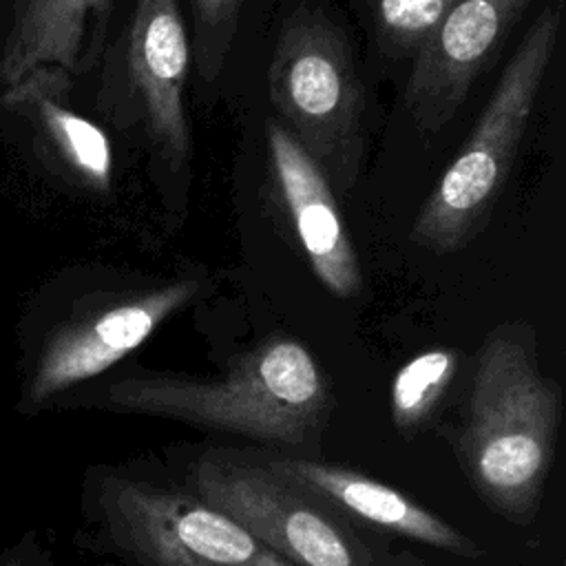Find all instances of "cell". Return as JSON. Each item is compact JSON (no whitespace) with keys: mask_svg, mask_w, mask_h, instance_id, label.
Returning <instances> with one entry per match:
<instances>
[{"mask_svg":"<svg viewBox=\"0 0 566 566\" xmlns=\"http://www.w3.org/2000/svg\"><path fill=\"white\" fill-rule=\"evenodd\" d=\"M455 451L475 493L502 517L528 524L539 506L557 444L562 389L537 365L535 332L504 323L478 352Z\"/></svg>","mask_w":566,"mask_h":566,"instance_id":"obj_1","label":"cell"},{"mask_svg":"<svg viewBox=\"0 0 566 566\" xmlns=\"http://www.w3.org/2000/svg\"><path fill=\"white\" fill-rule=\"evenodd\" d=\"M113 411L172 418L272 447H301L329 407L327 380L296 338L272 336L237 356L221 378L128 376L99 400Z\"/></svg>","mask_w":566,"mask_h":566,"instance_id":"obj_2","label":"cell"},{"mask_svg":"<svg viewBox=\"0 0 566 566\" xmlns=\"http://www.w3.org/2000/svg\"><path fill=\"white\" fill-rule=\"evenodd\" d=\"M199 281L181 279L130 294L80 292L46 285L24 307L15 338L24 416L55 407L77 385L104 374L150 338L199 294Z\"/></svg>","mask_w":566,"mask_h":566,"instance_id":"obj_3","label":"cell"},{"mask_svg":"<svg viewBox=\"0 0 566 566\" xmlns=\"http://www.w3.org/2000/svg\"><path fill=\"white\" fill-rule=\"evenodd\" d=\"M562 24L559 2L539 11L506 62L471 137L422 201L409 239L436 254L467 248L489 223L515 164Z\"/></svg>","mask_w":566,"mask_h":566,"instance_id":"obj_4","label":"cell"},{"mask_svg":"<svg viewBox=\"0 0 566 566\" xmlns=\"http://www.w3.org/2000/svg\"><path fill=\"white\" fill-rule=\"evenodd\" d=\"M190 38L179 0H130L117 31L108 33L95 66V113L115 130L135 135L153 166L184 195L192 137L184 106Z\"/></svg>","mask_w":566,"mask_h":566,"instance_id":"obj_5","label":"cell"},{"mask_svg":"<svg viewBox=\"0 0 566 566\" xmlns=\"http://www.w3.org/2000/svg\"><path fill=\"white\" fill-rule=\"evenodd\" d=\"M281 126L316 161L332 190L347 195L360 172L365 95L343 31L312 7L281 24L268 71Z\"/></svg>","mask_w":566,"mask_h":566,"instance_id":"obj_6","label":"cell"},{"mask_svg":"<svg viewBox=\"0 0 566 566\" xmlns=\"http://www.w3.org/2000/svg\"><path fill=\"white\" fill-rule=\"evenodd\" d=\"M195 495L294 566H374L367 546L310 491L270 469L208 453L192 464Z\"/></svg>","mask_w":566,"mask_h":566,"instance_id":"obj_7","label":"cell"},{"mask_svg":"<svg viewBox=\"0 0 566 566\" xmlns=\"http://www.w3.org/2000/svg\"><path fill=\"white\" fill-rule=\"evenodd\" d=\"M99 504L115 544L139 566H294L197 495L108 473Z\"/></svg>","mask_w":566,"mask_h":566,"instance_id":"obj_8","label":"cell"},{"mask_svg":"<svg viewBox=\"0 0 566 566\" xmlns=\"http://www.w3.org/2000/svg\"><path fill=\"white\" fill-rule=\"evenodd\" d=\"M75 80L38 66L0 88V130L9 146L49 179L84 192L113 186V146L106 130L73 108Z\"/></svg>","mask_w":566,"mask_h":566,"instance_id":"obj_9","label":"cell"},{"mask_svg":"<svg viewBox=\"0 0 566 566\" xmlns=\"http://www.w3.org/2000/svg\"><path fill=\"white\" fill-rule=\"evenodd\" d=\"M528 2L451 0L436 33L413 57L405 88L407 113L422 133H436L453 119Z\"/></svg>","mask_w":566,"mask_h":566,"instance_id":"obj_10","label":"cell"},{"mask_svg":"<svg viewBox=\"0 0 566 566\" xmlns=\"http://www.w3.org/2000/svg\"><path fill=\"white\" fill-rule=\"evenodd\" d=\"M268 172L274 203L318 283L336 298L360 294L358 254L334 190L279 122L268 124Z\"/></svg>","mask_w":566,"mask_h":566,"instance_id":"obj_11","label":"cell"},{"mask_svg":"<svg viewBox=\"0 0 566 566\" xmlns=\"http://www.w3.org/2000/svg\"><path fill=\"white\" fill-rule=\"evenodd\" d=\"M117 0H0V88L38 66L91 75Z\"/></svg>","mask_w":566,"mask_h":566,"instance_id":"obj_12","label":"cell"},{"mask_svg":"<svg viewBox=\"0 0 566 566\" xmlns=\"http://www.w3.org/2000/svg\"><path fill=\"white\" fill-rule=\"evenodd\" d=\"M276 473L296 482L323 504L334 506L365 524L422 542L458 557H480L484 551L455 526L413 502L409 495L345 467L283 455L265 462Z\"/></svg>","mask_w":566,"mask_h":566,"instance_id":"obj_13","label":"cell"},{"mask_svg":"<svg viewBox=\"0 0 566 566\" xmlns=\"http://www.w3.org/2000/svg\"><path fill=\"white\" fill-rule=\"evenodd\" d=\"M458 363L455 349L433 347L420 352L396 371L391 382V422L405 438L418 433L429 422L455 376Z\"/></svg>","mask_w":566,"mask_h":566,"instance_id":"obj_14","label":"cell"},{"mask_svg":"<svg viewBox=\"0 0 566 566\" xmlns=\"http://www.w3.org/2000/svg\"><path fill=\"white\" fill-rule=\"evenodd\" d=\"M451 0H369L374 33L391 57H413L436 33Z\"/></svg>","mask_w":566,"mask_h":566,"instance_id":"obj_15","label":"cell"},{"mask_svg":"<svg viewBox=\"0 0 566 566\" xmlns=\"http://www.w3.org/2000/svg\"><path fill=\"white\" fill-rule=\"evenodd\" d=\"M243 0H190L192 42L190 55L208 82L221 73L232 46Z\"/></svg>","mask_w":566,"mask_h":566,"instance_id":"obj_16","label":"cell"},{"mask_svg":"<svg viewBox=\"0 0 566 566\" xmlns=\"http://www.w3.org/2000/svg\"><path fill=\"white\" fill-rule=\"evenodd\" d=\"M0 566H27V562L20 557V551H11V553H4L0 557Z\"/></svg>","mask_w":566,"mask_h":566,"instance_id":"obj_17","label":"cell"}]
</instances>
